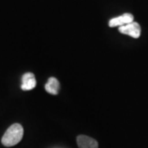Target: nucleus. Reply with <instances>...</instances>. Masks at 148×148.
Segmentation results:
<instances>
[{"instance_id":"obj_4","label":"nucleus","mask_w":148,"mask_h":148,"mask_svg":"<svg viewBox=\"0 0 148 148\" xmlns=\"http://www.w3.org/2000/svg\"><path fill=\"white\" fill-rule=\"evenodd\" d=\"M77 143L79 148H98L97 141L86 135L77 136Z\"/></svg>"},{"instance_id":"obj_1","label":"nucleus","mask_w":148,"mask_h":148,"mask_svg":"<svg viewBox=\"0 0 148 148\" xmlns=\"http://www.w3.org/2000/svg\"><path fill=\"white\" fill-rule=\"evenodd\" d=\"M24 129L19 123H14L8 128L2 138V144L7 147H13L20 143L23 138Z\"/></svg>"},{"instance_id":"obj_6","label":"nucleus","mask_w":148,"mask_h":148,"mask_svg":"<svg viewBox=\"0 0 148 148\" xmlns=\"http://www.w3.org/2000/svg\"><path fill=\"white\" fill-rule=\"evenodd\" d=\"M45 88L48 93L52 94V95H57L58 93V90L60 88L59 82L55 77H49L48 79V82L45 84Z\"/></svg>"},{"instance_id":"obj_3","label":"nucleus","mask_w":148,"mask_h":148,"mask_svg":"<svg viewBox=\"0 0 148 148\" xmlns=\"http://www.w3.org/2000/svg\"><path fill=\"white\" fill-rule=\"evenodd\" d=\"M133 20H134V17L131 13H124L121 16L110 19L109 21V26L110 27H123L132 22Z\"/></svg>"},{"instance_id":"obj_5","label":"nucleus","mask_w":148,"mask_h":148,"mask_svg":"<svg viewBox=\"0 0 148 148\" xmlns=\"http://www.w3.org/2000/svg\"><path fill=\"white\" fill-rule=\"evenodd\" d=\"M22 84H21V90H30L34 89L36 86V80L35 75L32 73H27L22 76Z\"/></svg>"},{"instance_id":"obj_2","label":"nucleus","mask_w":148,"mask_h":148,"mask_svg":"<svg viewBox=\"0 0 148 148\" xmlns=\"http://www.w3.org/2000/svg\"><path fill=\"white\" fill-rule=\"evenodd\" d=\"M119 32L121 34L138 39L141 36V27L138 22L133 21L129 24L119 27Z\"/></svg>"}]
</instances>
